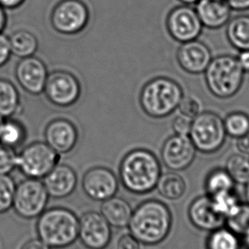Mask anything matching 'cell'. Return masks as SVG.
<instances>
[{"instance_id":"obj_1","label":"cell","mask_w":249,"mask_h":249,"mask_svg":"<svg viewBox=\"0 0 249 249\" xmlns=\"http://www.w3.org/2000/svg\"><path fill=\"white\" fill-rule=\"evenodd\" d=\"M172 224L173 217L168 206L157 199H149L133 211L128 229L139 243L152 246L168 237Z\"/></svg>"},{"instance_id":"obj_2","label":"cell","mask_w":249,"mask_h":249,"mask_svg":"<svg viewBox=\"0 0 249 249\" xmlns=\"http://www.w3.org/2000/svg\"><path fill=\"white\" fill-rule=\"evenodd\" d=\"M161 175L159 159L146 149L132 150L122 159L119 166V180L128 192L135 195L152 192Z\"/></svg>"},{"instance_id":"obj_3","label":"cell","mask_w":249,"mask_h":249,"mask_svg":"<svg viewBox=\"0 0 249 249\" xmlns=\"http://www.w3.org/2000/svg\"><path fill=\"white\" fill-rule=\"evenodd\" d=\"M36 229L38 238L51 249H65L78 240L79 219L70 209L54 207L37 218Z\"/></svg>"},{"instance_id":"obj_4","label":"cell","mask_w":249,"mask_h":249,"mask_svg":"<svg viewBox=\"0 0 249 249\" xmlns=\"http://www.w3.org/2000/svg\"><path fill=\"white\" fill-rule=\"evenodd\" d=\"M183 97L184 91L178 83L167 77H157L143 86L139 101L145 114L159 119L177 110Z\"/></svg>"},{"instance_id":"obj_5","label":"cell","mask_w":249,"mask_h":249,"mask_svg":"<svg viewBox=\"0 0 249 249\" xmlns=\"http://www.w3.org/2000/svg\"><path fill=\"white\" fill-rule=\"evenodd\" d=\"M204 73L209 90L219 99L236 95L243 86L245 74L236 57L228 54L213 58Z\"/></svg>"},{"instance_id":"obj_6","label":"cell","mask_w":249,"mask_h":249,"mask_svg":"<svg viewBox=\"0 0 249 249\" xmlns=\"http://www.w3.org/2000/svg\"><path fill=\"white\" fill-rule=\"evenodd\" d=\"M189 137L196 151L204 154L218 152L227 137L224 119L213 111H201L192 119Z\"/></svg>"},{"instance_id":"obj_7","label":"cell","mask_w":249,"mask_h":249,"mask_svg":"<svg viewBox=\"0 0 249 249\" xmlns=\"http://www.w3.org/2000/svg\"><path fill=\"white\" fill-rule=\"evenodd\" d=\"M60 161V154L45 142H34L18 153L17 168L27 178L43 179Z\"/></svg>"},{"instance_id":"obj_8","label":"cell","mask_w":249,"mask_h":249,"mask_svg":"<svg viewBox=\"0 0 249 249\" xmlns=\"http://www.w3.org/2000/svg\"><path fill=\"white\" fill-rule=\"evenodd\" d=\"M49 199L42 179L27 178L17 185L12 208L23 219H35L46 210Z\"/></svg>"},{"instance_id":"obj_9","label":"cell","mask_w":249,"mask_h":249,"mask_svg":"<svg viewBox=\"0 0 249 249\" xmlns=\"http://www.w3.org/2000/svg\"><path fill=\"white\" fill-rule=\"evenodd\" d=\"M89 11L82 0H61L55 4L51 15V22L59 34L72 35L87 26Z\"/></svg>"},{"instance_id":"obj_10","label":"cell","mask_w":249,"mask_h":249,"mask_svg":"<svg viewBox=\"0 0 249 249\" xmlns=\"http://www.w3.org/2000/svg\"><path fill=\"white\" fill-rule=\"evenodd\" d=\"M81 93L80 82L70 71L55 70L49 73L44 94L51 104L69 107L79 100Z\"/></svg>"},{"instance_id":"obj_11","label":"cell","mask_w":249,"mask_h":249,"mask_svg":"<svg viewBox=\"0 0 249 249\" xmlns=\"http://www.w3.org/2000/svg\"><path fill=\"white\" fill-rule=\"evenodd\" d=\"M166 25L170 36L180 44L197 39L203 27L196 9L186 4L174 8Z\"/></svg>"},{"instance_id":"obj_12","label":"cell","mask_w":249,"mask_h":249,"mask_svg":"<svg viewBox=\"0 0 249 249\" xmlns=\"http://www.w3.org/2000/svg\"><path fill=\"white\" fill-rule=\"evenodd\" d=\"M82 188L89 198L103 202L118 193L119 179L110 168L96 166L84 174Z\"/></svg>"},{"instance_id":"obj_13","label":"cell","mask_w":249,"mask_h":249,"mask_svg":"<svg viewBox=\"0 0 249 249\" xmlns=\"http://www.w3.org/2000/svg\"><path fill=\"white\" fill-rule=\"evenodd\" d=\"M111 226L101 213H85L79 219L78 238L87 249H106L111 242Z\"/></svg>"},{"instance_id":"obj_14","label":"cell","mask_w":249,"mask_h":249,"mask_svg":"<svg viewBox=\"0 0 249 249\" xmlns=\"http://www.w3.org/2000/svg\"><path fill=\"white\" fill-rule=\"evenodd\" d=\"M196 149L186 135H174L167 139L161 150V159L169 170L179 172L192 165Z\"/></svg>"},{"instance_id":"obj_15","label":"cell","mask_w":249,"mask_h":249,"mask_svg":"<svg viewBox=\"0 0 249 249\" xmlns=\"http://www.w3.org/2000/svg\"><path fill=\"white\" fill-rule=\"evenodd\" d=\"M49 71L47 66L35 55L20 59L15 68V77L20 88L32 95L44 93Z\"/></svg>"},{"instance_id":"obj_16","label":"cell","mask_w":249,"mask_h":249,"mask_svg":"<svg viewBox=\"0 0 249 249\" xmlns=\"http://www.w3.org/2000/svg\"><path fill=\"white\" fill-rule=\"evenodd\" d=\"M44 142L58 154H68L78 144V128L67 118H54L44 128Z\"/></svg>"},{"instance_id":"obj_17","label":"cell","mask_w":249,"mask_h":249,"mask_svg":"<svg viewBox=\"0 0 249 249\" xmlns=\"http://www.w3.org/2000/svg\"><path fill=\"white\" fill-rule=\"evenodd\" d=\"M176 58L179 67L190 74L203 73L213 59L208 45L197 39L180 44Z\"/></svg>"},{"instance_id":"obj_18","label":"cell","mask_w":249,"mask_h":249,"mask_svg":"<svg viewBox=\"0 0 249 249\" xmlns=\"http://www.w3.org/2000/svg\"><path fill=\"white\" fill-rule=\"evenodd\" d=\"M188 217L196 228L213 231L226 225V218L216 211L209 195L200 196L189 206Z\"/></svg>"},{"instance_id":"obj_19","label":"cell","mask_w":249,"mask_h":249,"mask_svg":"<svg viewBox=\"0 0 249 249\" xmlns=\"http://www.w3.org/2000/svg\"><path fill=\"white\" fill-rule=\"evenodd\" d=\"M78 179L77 173L71 166L58 163L42 180L50 197L62 199L73 193Z\"/></svg>"},{"instance_id":"obj_20","label":"cell","mask_w":249,"mask_h":249,"mask_svg":"<svg viewBox=\"0 0 249 249\" xmlns=\"http://www.w3.org/2000/svg\"><path fill=\"white\" fill-rule=\"evenodd\" d=\"M196 10L203 27L218 29L229 22L231 8L222 0H200Z\"/></svg>"},{"instance_id":"obj_21","label":"cell","mask_w":249,"mask_h":249,"mask_svg":"<svg viewBox=\"0 0 249 249\" xmlns=\"http://www.w3.org/2000/svg\"><path fill=\"white\" fill-rule=\"evenodd\" d=\"M133 211L128 201L116 196L102 202L101 207V213L109 225L118 229L128 227Z\"/></svg>"},{"instance_id":"obj_22","label":"cell","mask_w":249,"mask_h":249,"mask_svg":"<svg viewBox=\"0 0 249 249\" xmlns=\"http://www.w3.org/2000/svg\"><path fill=\"white\" fill-rule=\"evenodd\" d=\"M21 109V98L17 86L6 78H0V117L15 118Z\"/></svg>"},{"instance_id":"obj_23","label":"cell","mask_w":249,"mask_h":249,"mask_svg":"<svg viewBox=\"0 0 249 249\" xmlns=\"http://www.w3.org/2000/svg\"><path fill=\"white\" fill-rule=\"evenodd\" d=\"M11 54L19 59L35 55L38 49V40L35 34L26 29H18L10 34Z\"/></svg>"},{"instance_id":"obj_24","label":"cell","mask_w":249,"mask_h":249,"mask_svg":"<svg viewBox=\"0 0 249 249\" xmlns=\"http://www.w3.org/2000/svg\"><path fill=\"white\" fill-rule=\"evenodd\" d=\"M26 126L17 118H4L0 128V143L10 148H19L27 141Z\"/></svg>"},{"instance_id":"obj_25","label":"cell","mask_w":249,"mask_h":249,"mask_svg":"<svg viewBox=\"0 0 249 249\" xmlns=\"http://www.w3.org/2000/svg\"><path fill=\"white\" fill-rule=\"evenodd\" d=\"M156 188L163 198L176 201L185 195L186 183L177 172H168L161 175Z\"/></svg>"},{"instance_id":"obj_26","label":"cell","mask_w":249,"mask_h":249,"mask_svg":"<svg viewBox=\"0 0 249 249\" xmlns=\"http://www.w3.org/2000/svg\"><path fill=\"white\" fill-rule=\"evenodd\" d=\"M226 35L231 44L238 51H249V16L236 17L229 21Z\"/></svg>"},{"instance_id":"obj_27","label":"cell","mask_w":249,"mask_h":249,"mask_svg":"<svg viewBox=\"0 0 249 249\" xmlns=\"http://www.w3.org/2000/svg\"><path fill=\"white\" fill-rule=\"evenodd\" d=\"M236 183L226 168H215L206 176L204 188L209 196L220 192L235 190Z\"/></svg>"},{"instance_id":"obj_28","label":"cell","mask_w":249,"mask_h":249,"mask_svg":"<svg viewBox=\"0 0 249 249\" xmlns=\"http://www.w3.org/2000/svg\"><path fill=\"white\" fill-rule=\"evenodd\" d=\"M210 197L216 211L226 219L236 213L243 203L235 190L220 192Z\"/></svg>"},{"instance_id":"obj_29","label":"cell","mask_w":249,"mask_h":249,"mask_svg":"<svg viewBox=\"0 0 249 249\" xmlns=\"http://www.w3.org/2000/svg\"><path fill=\"white\" fill-rule=\"evenodd\" d=\"M207 249H240L238 236L229 228L213 231L207 240Z\"/></svg>"},{"instance_id":"obj_30","label":"cell","mask_w":249,"mask_h":249,"mask_svg":"<svg viewBox=\"0 0 249 249\" xmlns=\"http://www.w3.org/2000/svg\"><path fill=\"white\" fill-rule=\"evenodd\" d=\"M225 168L236 184L246 185L249 181V156L233 154L227 159Z\"/></svg>"},{"instance_id":"obj_31","label":"cell","mask_w":249,"mask_h":249,"mask_svg":"<svg viewBox=\"0 0 249 249\" xmlns=\"http://www.w3.org/2000/svg\"><path fill=\"white\" fill-rule=\"evenodd\" d=\"M226 135L238 139L249 134V116L243 111H233L224 119Z\"/></svg>"},{"instance_id":"obj_32","label":"cell","mask_w":249,"mask_h":249,"mask_svg":"<svg viewBox=\"0 0 249 249\" xmlns=\"http://www.w3.org/2000/svg\"><path fill=\"white\" fill-rule=\"evenodd\" d=\"M16 188L17 184L10 175H0V214L12 209Z\"/></svg>"},{"instance_id":"obj_33","label":"cell","mask_w":249,"mask_h":249,"mask_svg":"<svg viewBox=\"0 0 249 249\" xmlns=\"http://www.w3.org/2000/svg\"><path fill=\"white\" fill-rule=\"evenodd\" d=\"M226 225L237 236H243L249 227V204L242 203L236 213L226 219Z\"/></svg>"},{"instance_id":"obj_34","label":"cell","mask_w":249,"mask_h":249,"mask_svg":"<svg viewBox=\"0 0 249 249\" xmlns=\"http://www.w3.org/2000/svg\"><path fill=\"white\" fill-rule=\"evenodd\" d=\"M17 158L16 149L0 143V175H10L17 168Z\"/></svg>"},{"instance_id":"obj_35","label":"cell","mask_w":249,"mask_h":249,"mask_svg":"<svg viewBox=\"0 0 249 249\" xmlns=\"http://www.w3.org/2000/svg\"><path fill=\"white\" fill-rule=\"evenodd\" d=\"M178 109L180 114L193 119L201 112V105L196 98L184 96Z\"/></svg>"},{"instance_id":"obj_36","label":"cell","mask_w":249,"mask_h":249,"mask_svg":"<svg viewBox=\"0 0 249 249\" xmlns=\"http://www.w3.org/2000/svg\"><path fill=\"white\" fill-rule=\"evenodd\" d=\"M192 119L179 114L172 122V128L175 135L189 136L192 128Z\"/></svg>"},{"instance_id":"obj_37","label":"cell","mask_w":249,"mask_h":249,"mask_svg":"<svg viewBox=\"0 0 249 249\" xmlns=\"http://www.w3.org/2000/svg\"><path fill=\"white\" fill-rule=\"evenodd\" d=\"M11 55L9 37L2 33L0 34V68L7 64Z\"/></svg>"},{"instance_id":"obj_38","label":"cell","mask_w":249,"mask_h":249,"mask_svg":"<svg viewBox=\"0 0 249 249\" xmlns=\"http://www.w3.org/2000/svg\"><path fill=\"white\" fill-rule=\"evenodd\" d=\"M117 249H140V243L131 234H125L118 240Z\"/></svg>"},{"instance_id":"obj_39","label":"cell","mask_w":249,"mask_h":249,"mask_svg":"<svg viewBox=\"0 0 249 249\" xmlns=\"http://www.w3.org/2000/svg\"><path fill=\"white\" fill-rule=\"evenodd\" d=\"M236 148L240 153L249 156V134L236 139Z\"/></svg>"},{"instance_id":"obj_40","label":"cell","mask_w":249,"mask_h":249,"mask_svg":"<svg viewBox=\"0 0 249 249\" xmlns=\"http://www.w3.org/2000/svg\"><path fill=\"white\" fill-rule=\"evenodd\" d=\"M20 249H51L50 247L39 239H32L24 243Z\"/></svg>"},{"instance_id":"obj_41","label":"cell","mask_w":249,"mask_h":249,"mask_svg":"<svg viewBox=\"0 0 249 249\" xmlns=\"http://www.w3.org/2000/svg\"><path fill=\"white\" fill-rule=\"evenodd\" d=\"M226 2L231 10H249V0H226Z\"/></svg>"},{"instance_id":"obj_42","label":"cell","mask_w":249,"mask_h":249,"mask_svg":"<svg viewBox=\"0 0 249 249\" xmlns=\"http://www.w3.org/2000/svg\"><path fill=\"white\" fill-rule=\"evenodd\" d=\"M236 59L243 71L249 72V51H240L239 54Z\"/></svg>"},{"instance_id":"obj_43","label":"cell","mask_w":249,"mask_h":249,"mask_svg":"<svg viewBox=\"0 0 249 249\" xmlns=\"http://www.w3.org/2000/svg\"><path fill=\"white\" fill-rule=\"evenodd\" d=\"M26 0H0V5L4 10H16L21 6Z\"/></svg>"},{"instance_id":"obj_44","label":"cell","mask_w":249,"mask_h":249,"mask_svg":"<svg viewBox=\"0 0 249 249\" xmlns=\"http://www.w3.org/2000/svg\"><path fill=\"white\" fill-rule=\"evenodd\" d=\"M7 21H8V17H7L6 10H4L3 7L0 5V34H2L3 30L5 29Z\"/></svg>"},{"instance_id":"obj_45","label":"cell","mask_w":249,"mask_h":249,"mask_svg":"<svg viewBox=\"0 0 249 249\" xmlns=\"http://www.w3.org/2000/svg\"><path fill=\"white\" fill-rule=\"evenodd\" d=\"M243 243L247 249H249V227L246 230V231L243 235Z\"/></svg>"},{"instance_id":"obj_46","label":"cell","mask_w":249,"mask_h":249,"mask_svg":"<svg viewBox=\"0 0 249 249\" xmlns=\"http://www.w3.org/2000/svg\"><path fill=\"white\" fill-rule=\"evenodd\" d=\"M244 194H245V198H246L247 203L249 204V181L245 185Z\"/></svg>"},{"instance_id":"obj_47","label":"cell","mask_w":249,"mask_h":249,"mask_svg":"<svg viewBox=\"0 0 249 249\" xmlns=\"http://www.w3.org/2000/svg\"><path fill=\"white\" fill-rule=\"evenodd\" d=\"M178 1H180L183 4L190 5V4H193V3H198L200 0H178Z\"/></svg>"},{"instance_id":"obj_48","label":"cell","mask_w":249,"mask_h":249,"mask_svg":"<svg viewBox=\"0 0 249 249\" xmlns=\"http://www.w3.org/2000/svg\"><path fill=\"white\" fill-rule=\"evenodd\" d=\"M3 119H4V118H2V117H0V128H1V125H2V124H3Z\"/></svg>"},{"instance_id":"obj_49","label":"cell","mask_w":249,"mask_h":249,"mask_svg":"<svg viewBox=\"0 0 249 249\" xmlns=\"http://www.w3.org/2000/svg\"><path fill=\"white\" fill-rule=\"evenodd\" d=\"M222 1H226V0H222Z\"/></svg>"}]
</instances>
